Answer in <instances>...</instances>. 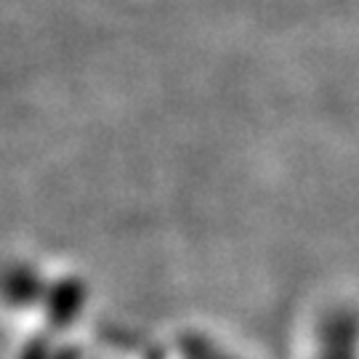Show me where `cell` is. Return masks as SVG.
Listing matches in <instances>:
<instances>
[{
	"label": "cell",
	"mask_w": 359,
	"mask_h": 359,
	"mask_svg": "<svg viewBox=\"0 0 359 359\" xmlns=\"http://www.w3.org/2000/svg\"><path fill=\"white\" fill-rule=\"evenodd\" d=\"M359 322L351 311H333L322 325V357L320 359H354Z\"/></svg>",
	"instance_id": "obj_1"
},
{
	"label": "cell",
	"mask_w": 359,
	"mask_h": 359,
	"mask_svg": "<svg viewBox=\"0 0 359 359\" xmlns=\"http://www.w3.org/2000/svg\"><path fill=\"white\" fill-rule=\"evenodd\" d=\"M46 304H48V320L53 327H67L75 320L77 309L83 306V287L75 280H65L53 285Z\"/></svg>",
	"instance_id": "obj_2"
},
{
	"label": "cell",
	"mask_w": 359,
	"mask_h": 359,
	"mask_svg": "<svg viewBox=\"0 0 359 359\" xmlns=\"http://www.w3.org/2000/svg\"><path fill=\"white\" fill-rule=\"evenodd\" d=\"M8 298H11L13 304H32V301H38L40 295H43V283H40V277L35 274L32 269H27V266H16V269L8 271Z\"/></svg>",
	"instance_id": "obj_3"
},
{
	"label": "cell",
	"mask_w": 359,
	"mask_h": 359,
	"mask_svg": "<svg viewBox=\"0 0 359 359\" xmlns=\"http://www.w3.org/2000/svg\"><path fill=\"white\" fill-rule=\"evenodd\" d=\"M181 348H184V357L187 359H226L224 354H218L210 344H205L203 338H184Z\"/></svg>",
	"instance_id": "obj_4"
}]
</instances>
